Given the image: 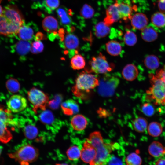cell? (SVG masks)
Returning <instances> with one entry per match:
<instances>
[{"instance_id": "cell-26", "label": "cell", "mask_w": 165, "mask_h": 165, "mask_svg": "<svg viewBox=\"0 0 165 165\" xmlns=\"http://www.w3.org/2000/svg\"><path fill=\"white\" fill-rule=\"evenodd\" d=\"M71 65L74 70H80L84 68L86 62L84 57L81 55H74L71 60Z\"/></svg>"}, {"instance_id": "cell-15", "label": "cell", "mask_w": 165, "mask_h": 165, "mask_svg": "<svg viewBox=\"0 0 165 165\" xmlns=\"http://www.w3.org/2000/svg\"><path fill=\"white\" fill-rule=\"evenodd\" d=\"M139 74L138 68L134 64H128L123 68L122 75L123 78L128 81H132L137 78Z\"/></svg>"}, {"instance_id": "cell-45", "label": "cell", "mask_w": 165, "mask_h": 165, "mask_svg": "<svg viewBox=\"0 0 165 165\" xmlns=\"http://www.w3.org/2000/svg\"><path fill=\"white\" fill-rule=\"evenodd\" d=\"M156 75L165 83V65L163 68L158 70L156 72Z\"/></svg>"}, {"instance_id": "cell-1", "label": "cell", "mask_w": 165, "mask_h": 165, "mask_svg": "<svg viewBox=\"0 0 165 165\" xmlns=\"http://www.w3.org/2000/svg\"><path fill=\"white\" fill-rule=\"evenodd\" d=\"M24 24V17L17 7L14 5L7 6L0 17V35L8 37L17 36Z\"/></svg>"}, {"instance_id": "cell-19", "label": "cell", "mask_w": 165, "mask_h": 165, "mask_svg": "<svg viewBox=\"0 0 165 165\" xmlns=\"http://www.w3.org/2000/svg\"><path fill=\"white\" fill-rule=\"evenodd\" d=\"M34 31L31 25L24 24L19 29L17 35L22 40L28 41L32 39Z\"/></svg>"}, {"instance_id": "cell-36", "label": "cell", "mask_w": 165, "mask_h": 165, "mask_svg": "<svg viewBox=\"0 0 165 165\" xmlns=\"http://www.w3.org/2000/svg\"><path fill=\"white\" fill-rule=\"evenodd\" d=\"M123 40L125 44L127 46H132L136 43L137 38L136 35L133 32L128 30L124 34Z\"/></svg>"}, {"instance_id": "cell-25", "label": "cell", "mask_w": 165, "mask_h": 165, "mask_svg": "<svg viewBox=\"0 0 165 165\" xmlns=\"http://www.w3.org/2000/svg\"><path fill=\"white\" fill-rule=\"evenodd\" d=\"M145 67L151 70L157 69L160 65V61L158 58L154 55H150L146 56L144 60Z\"/></svg>"}, {"instance_id": "cell-6", "label": "cell", "mask_w": 165, "mask_h": 165, "mask_svg": "<svg viewBox=\"0 0 165 165\" xmlns=\"http://www.w3.org/2000/svg\"><path fill=\"white\" fill-rule=\"evenodd\" d=\"M11 112L9 109L0 108V141L4 143L9 142L12 138L8 128L9 124L14 123Z\"/></svg>"}, {"instance_id": "cell-20", "label": "cell", "mask_w": 165, "mask_h": 165, "mask_svg": "<svg viewBox=\"0 0 165 165\" xmlns=\"http://www.w3.org/2000/svg\"><path fill=\"white\" fill-rule=\"evenodd\" d=\"M118 8L120 19L124 20L131 19L133 10L131 6L124 2H118Z\"/></svg>"}, {"instance_id": "cell-41", "label": "cell", "mask_w": 165, "mask_h": 165, "mask_svg": "<svg viewBox=\"0 0 165 165\" xmlns=\"http://www.w3.org/2000/svg\"><path fill=\"white\" fill-rule=\"evenodd\" d=\"M44 46L40 41H35L31 45L30 51L33 54H37L42 52Z\"/></svg>"}, {"instance_id": "cell-17", "label": "cell", "mask_w": 165, "mask_h": 165, "mask_svg": "<svg viewBox=\"0 0 165 165\" xmlns=\"http://www.w3.org/2000/svg\"><path fill=\"white\" fill-rule=\"evenodd\" d=\"M42 27L46 32L50 33L57 32L58 23L57 19L51 16L46 17L42 23Z\"/></svg>"}, {"instance_id": "cell-40", "label": "cell", "mask_w": 165, "mask_h": 165, "mask_svg": "<svg viewBox=\"0 0 165 165\" xmlns=\"http://www.w3.org/2000/svg\"><path fill=\"white\" fill-rule=\"evenodd\" d=\"M60 4L59 0H44V5L46 9L50 12L57 8Z\"/></svg>"}, {"instance_id": "cell-8", "label": "cell", "mask_w": 165, "mask_h": 165, "mask_svg": "<svg viewBox=\"0 0 165 165\" xmlns=\"http://www.w3.org/2000/svg\"><path fill=\"white\" fill-rule=\"evenodd\" d=\"M116 145L113 143H104L97 148L95 157L90 163V165H107Z\"/></svg>"}, {"instance_id": "cell-50", "label": "cell", "mask_w": 165, "mask_h": 165, "mask_svg": "<svg viewBox=\"0 0 165 165\" xmlns=\"http://www.w3.org/2000/svg\"><path fill=\"white\" fill-rule=\"evenodd\" d=\"M55 165H69L68 164L65 163H57Z\"/></svg>"}, {"instance_id": "cell-49", "label": "cell", "mask_w": 165, "mask_h": 165, "mask_svg": "<svg viewBox=\"0 0 165 165\" xmlns=\"http://www.w3.org/2000/svg\"><path fill=\"white\" fill-rule=\"evenodd\" d=\"M3 11V9L2 7L0 5V17L2 15Z\"/></svg>"}, {"instance_id": "cell-30", "label": "cell", "mask_w": 165, "mask_h": 165, "mask_svg": "<svg viewBox=\"0 0 165 165\" xmlns=\"http://www.w3.org/2000/svg\"><path fill=\"white\" fill-rule=\"evenodd\" d=\"M148 122L144 118L139 117L135 119L133 122V126L134 129L137 132L142 133L146 129Z\"/></svg>"}, {"instance_id": "cell-39", "label": "cell", "mask_w": 165, "mask_h": 165, "mask_svg": "<svg viewBox=\"0 0 165 165\" xmlns=\"http://www.w3.org/2000/svg\"><path fill=\"white\" fill-rule=\"evenodd\" d=\"M57 13L62 24L67 27L69 26L71 23V20L65 10L60 8L58 9Z\"/></svg>"}, {"instance_id": "cell-22", "label": "cell", "mask_w": 165, "mask_h": 165, "mask_svg": "<svg viewBox=\"0 0 165 165\" xmlns=\"http://www.w3.org/2000/svg\"><path fill=\"white\" fill-rule=\"evenodd\" d=\"M149 154L154 157H159L165 154V147L160 142L157 141L152 142L149 146Z\"/></svg>"}, {"instance_id": "cell-35", "label": "cell", "mask_w": 165, "mask_h": 165, "mask_svg": "<svg viewBox=\"0 0 165 165\" xmlns=\"http://www.w3.org/2000/svg\"><path fill=\"white\" fill-rule=\"evenodd\" d=\"M6 84L7 89L11 93L17 92L20 89V84L18 80L14 78H11L8 79Z\"/></svg>"}, {"instance_id": "cell-53", "label": "cell", "mask_w": 165, "mask_h": 165, "mask_svg": "<svg viewBox=\"0 0 165 165\" xmlns=\"http://www.w3.org/2000/svg\"><path fill=\"white\" fill-rule=\"evenodd\" d=\"M9 1H10V0H8Z\"/></svg>"}, {"instance_id": "cell-18", "label": "cell", "mask_w": 165, "mask_h": 165, "mask_svg": "<svg viewBox=\"0 0 165 165\" xmlns=\"http://www.w3.org/2000/svg\"><path fill=\"white\" fill-rule=\"evenodd\" d=\"M87 121L84 116L78 114L74 116L71 120V124L73 129L76 131H82L86 127Z\"/></svg>"}, {"instance_id": "cell-51", "label": "cell", "mask_w": 165, "mask_h": 165, "mask_svg": "<svg viewBox=\"0 0 165 165\" xmlns=\"http://www.w3.org/2000/svg\"><path fill=\"white\" fill-rule=\"evenodd\" d=\"M2 151V147L0 146V156L1 153Z\"/></svg>"}, {"instance_id": "cell-42", "label": "cell", "mask_w": 165, "mask_h": 165, "mask_svg": "<svg viewBox=\"0 0 165 165\" xmlns=\"http://www.w3.org/2000/svg\"><path fill=\"white\" fill-rule=\"evenodd\" d=\"M107 165H125L121 158L117 156L111 154Z\"/></svg>"}, {"instance_id": "cell-38", "label": "cell", "mask_w": 165, "mask_h": 165, "mask_svg": "<svg viewBox=\"0 0 165 165\" xmlns=\"http://www.w3.org/2000/svg\"><path fill=\"white\" fill-rule=\"evenodd\" d=\"M94 11L93 8L87 4H84L81 9L80 14L83 18L86 19H90L94 16Z\"/></svg>"}, {"instance_id": "cell-11", "label": "cell", "mask_w": 165, "mask_h": 165, "mask_svg": "<svg viewBox=\"0 0 165 165\" xmlns=\"http://www.w3.org/2000/svg\"><path fill=\"white\" fill-rule=\"evenodd\" d=\"M96 154V149L88 140L84 142L81 150L80 157L81 160L86 163H90L95 158Z\"/></svg>"}, {"instance_id": "cell-23", "label": "cell", "mask_w": 165, "mask_h": 165, "mask_svg": "<svg viewBox=\"0 0 165 165\" xmlns=\"http://www.w3.org/2000/svg\"><path fill=\"white\" fill-rule=\"evenodd\" d=\"M107 52L112 56H118L120 54L122 51V47L120 44L115 40L108 41L106 44Z\"/></svg>"}, {"instance_id": "cell-52", "label": "cell", "mask_w": 165, "mask_h": 165, "mask_svg": "<svg viewBox=\"0 0 165 165\" xmlns=\"http://www.w3.org/2000/svg\"><path fill=\"white\" fill-rule=\"evenodd\" d=\"M2 0H0V2H1V1Z\"/></svg>"}, {"instance_id": "cell-2", "label": "cell", "mask_w": 165, "mask_h": 165, "mask_svg": "<svg viewBox=\"0 0 165 165\" xmlns=\"http://www.w3.org/2000/svg\"><path fill=\"white\" fill-rule=\"evenodd\" d=\"M99 84V80L96 76L90 73L82 72L76 78L72 91L75 96L82 98L84 93L89 92Z\"/></svg>"}, {"instance_id": "cell-21", "label": "cell", "mask_w": 165, "mask_h": 165, "mask_svg": "<svg viewBox=\"0 0 165 165\" xmlns=\"http://www.w3.org/2000/svg\"><path fill=\"white\" fill-rule=\"evenodd\" d=\"M141 35L143 40L145 41L151 42L157 39L158 33L152 27L147 26L142 30Z\"/></svg>"}, {"instance_id": "cell-7", "label": "cell", "mask_w": 165, "mask_h": 165, "mask_svg": "<svg viewBox=\"0 0 165 165\" xmlns=\"http://www.w3.org/2000/svg\"><path fill=\"white\" fill-rule=\"evenodd\" d=\"M89 64L87 72L96 74L106 73L112 71L114 66L113 64L109 63L105 56L101 53L97 56L92 57Z\"/></svg>"}, {"instance_id": "cell-46", "label": "cell", "mask_w": 165, "mask_h": 165, "mask_svg": "<svg viewBox=\"0 0 165 165\" xmlns=\"http://www.w3.org/2000/svg\"><path fill=\"white\" fill-rule=\"evenodd\" d=\"M158 6L160 12L165 13V0H158Z\"/></svg>"}, {"instance_id": "cell-9", "label": "cell", "mask_w": 165, "mask_h": 165, "mask_svg": "<svg viewBox=\"0 0 165 165\" xmlns=\"http://www.w3.org/2000/svg\"><path fill=\"white\" fill-rule=\"evenodd\" d=\"M28 98L33 106V110L36 113L38 109L46 110L49 100L48 96L40 90L36 88L31 89L28 92Z\"/></svg>"}, {"instance_id": "cell-34", "label": "cell", "mask_w": 165, "mask_h": 165, "mask_svg": "<svg viewBox=\"0 0 165 165\" xmlns=\"http://www.w3.org/2000/svg\"><path fill=\"white\" fill-rule=\"evenodd\" d=\"M81 151L78 147L73 145L70 147L66 152L68 158L71 160H76L80 157Z\"/></svg>"}, {"instance_id": "cell-32", "label": "cell", "mask_w": 165, "mask_h": 165, "mask_svg": "<svg viewBox=\"0 0 165 165\" xmlns=\"http://www.w3.org/2000/svg\"><path fill=\"white\" fill-rule=\"evenodd\" d=\"M39 118L43 123L47 125L53 124L55 121V118L53 114L48 110H43L40 114Z\"/></svg>"}, {"instance_id": "cell-28", "label": "cell", "mask_w": 165, "mask_h": 165, "mask_svg": "<svg viewBox=\"0 0 165 165\" xmlns=\"http://www.w3.org/2000/svg\"><path fill=\"white\" fill-rule=\"evenodd\" d=\"M15 46L16 52L19 55L23 56L26 55L30 50L31 45L28 41L21 40L17 42Z\"/></svg>"}, {"instance_id": "cell-27", "label": "cell", "mask_w": 165, "mask_h": 165, "mask_svg": "<svg viewBox=\"0 0 165 165\" xmlns=\"http://www.w3.org/2000/svg\"><path fill=\"white\" fill-rule=\"evenodd\" d=\"M88 140L96 149L104 143L101 134L98 131L91 133Z\"/></svg>"}, {"instance_id": "cell-31", "label": "cell", "mask_w": 165, "mask_h": 165, "mask_svg": "<svg viewBox=\"0 0 165 165\" xmlns=\"http://www.w3.org/2000/svg\"><path fill=\"white\" fill-rule=\"evenodd\" d=\"M163 130L161 125L157 122H152L149 125L148 131L149 134L153 137L159 136Z\"/></svg>"}, {"instance_id": "cell-44", "label": "cell", "mask_w": 165, "mask_h": 165, "mask_svg": "<svg viewBox=\"0 0 165 165\" xmlns=\"http://www.w3.org/2000/svg\"><path fill=\"white\" fill-rule=\"evenodd\" d=\"M62 99V97L60 95L55 96V98L49 102L50 107L53 109H57L58 108Z\"/></svg>"}, {"instance_id": "cell-37", "label": "cell", "mask_w": 165, "mask_h": 165, "mask_svg": "<svg viewBox=\"0 0 165 165\" xmlns=\"http://www.w3.org/2000/svg\"><path fill=\"white\" fill-rule=\"evenodd\" d=\"M125 161L127 165H141L142 160L140 156L135 153L129 154Z\"/></svg>"}, {"instance_id": "cell-29", "label": "cell", "mask_w": 165, "mask_h": 165, "mask_svg": "<svg viewBox=\"0 0 165 165\" xmlns=\"http://www.w3.org/2000/svg\"><path fill=\"white\" fill-rule=\"evenodd\" d=\"M151 20L152 24L158 28L165 26V15L161 12L154 13L152 16Z\"/></svg>"}, {"instance_id": "cell-12", "label": "cell", "mask_w": 165, "mask_h": 165, "mask_svg": "<svg viewBox=\"0 0 165 165\" xmlns=\"http://www.w3.org/2000/svg\"><path fill=\"white\" fill-rule=\"evenodd\" d=\"M120 19L118 8V2L110 5L106 9V16L104 22L108 26L117 22Z\"/></svg>"}, {"instance_id": "cell-14", "label": "cell", "mask_w": 165, "mask_h": 165, "mask_svg": "<svg viewBox=\"0 0 165 165\" xmlns=\"http://www.w3.org/2000/svg\"><path fill=\"white\" fill-rule=\"evenodd\" d=\"M63 46L65 48L70 50L76 51L79 46V41L75 35L68 33L62 38Z\"/></svg>"}, {"instance_id": "cell-33", "label": "cell", "mask_w": 165, "mask_h": 165, "mask_svg": "<svg viewBox=\"0 0 165 165\" xmlns=\"http://www.w3.org/2000/svg\"><path fill=\"white\" fill-rule=\"evenodd\" d=\"M24 133L26 137L30 140L35 139L38 133V129L34 125L29 124L24 129Z\"/></svg>"}, {"instance_id": "cell-47", "label": "cell", "mask_w": 165, "mask_h": 165, "mask_svg": "<svg viewBox=\"0 0 165 165\" xmlns=\"http://www.w3.org/2000/svg\"><path fill=\"white\" fill-rule=\"evenodd\" d=\"M45 38L44 35L40 32L37 33L35 36V39L37 41H40L41 39Z\"/></svg>"}, {"instance_id": "cell-16", "label": "cell", "mask_w": 165, "mask_h": 165, "mask_svg": "<svg viewBox=\"0 0 165 165\" xmlns=\"http://www.w3.org/2000/svg\"><path fill=\"white\" fill-rule=\"evenodd\" d=\"M61 107L63 113L66 115H72L79 112L78 105L72 99H68L63 102Z\"/></svg>"}, {"instance_id": "cell-43", "label": "cell", "mask_w": 165, "mask_h": 165, "mask_svg": "<svg viewBox=\"0 0 165 165\" xmlns=\"http://www.w3.org/2000/svg\"><path fill=\"white\" fill-rule=\"evenodd\" d=\"M141 110L146 116H152L154 113V109L153 106L149 103H145L142 106Z\"/></svg>"}, {"instance_id": "cell-5", "label": "cell", "mask_w": 165, "mask_h": 165, "mask_svg": "<svg viewBox=\"0 0 165 165\" xmlns=\"http://www.w3.org/2000/svg\"><path fill=\"white\" fill-rule=\"evenodd\" d=\"M119 83L118 77L111 74H106L99 81L98 92L103 97H111L114 94Z\"/></svg>"}, {"instance_id": "cell-3", "label": "cell", "mask_w": 165, "mask_h": 165, "mask_svg": "<svg viewBox=\"0 0 165 165\" xmlns=\"http://www.w3.org/2000/svg\"><path fill=\"white\" fill-rule=\"evenodd\" d=\"M38 155V149L28 144L22 146L14 152L9 154V157L14 159L20 165H28L35 161Z\"/></svg>"}, {"instance_id": "cell-48", "label": "cell", "mask_w": 165, "mask_h": 165, "mask_svg": "<svg viewBox=\"0 0 165 165\" xmlns=\"http://www.w3.org/2000/svg\"><path fill=\"white\" fill-rule=\"evenodd\" d=\"M155 165H165V159H162L159 160L156 162Z\"/></svg>"}, {"instance_id": "cell-13", "label": "cell", "mask_w": 165, "mask_h": 165, "mask_svg": "<svg viewBox=\"0 0 165 165\" xmlns=\"http://www.w3.org/2000/svg\"><path fill=\"white\" fill-rule=\"evenodd\" d=\"M130 20L133 28L139 30H142L146 27L148 21L146 16L141 13H136L132 16Z\"/></svg>"}, {"instance_id": "cell-10", "label": "cell", "mask_w": 165, "mask_h": 165, "mask_svg": "<svg viewBox=\"0 0 165 165\" xmlns=\"http://www.w3.org/2000/svg\"><path fill=\"white\" fill-rule=\"evenodd\" d=\"M8 109L11 112L17 113L22 111L27 107L26 99L22 96L15 94L12 96L7 103Z\"/></svg>"}, {"instance_id": "cell-24", "label": "cell", "mask_w": 165, "mask_h": 165, "mask_svg": "<svg viewBox=\"0 0 165 165\" xmlns=\"http://www.w3.org/2000/svg\"><path fill=\"white\" fill-rule=\"evenodd\" d=\"M110 31L109 26L106 25L104 22H99L94 27L95 35L98 38H101L106 37L109 34Z\"/></svg>"}, {"instance_id": "cell-4", "label": "cell", "mask_w": 165, "mask_h": 165, "mask_svg": "<svg viewBox=\"0 0 165 165\" xmlns=\"http://www.w3.org/2000/svg\"><path fill=\"white\" fill-rule=\"evenodd\" d=\"M151 86L146 91L148 98L156 104L165 105V83L156 75H149Z\"/></svg>"}]
</instances>
